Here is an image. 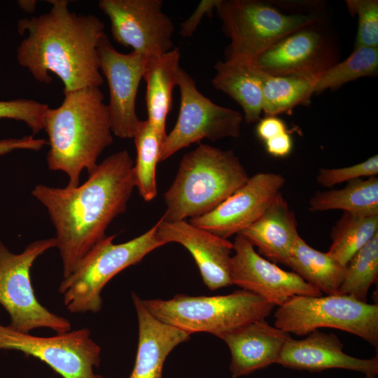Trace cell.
<instances>
[{"instance_id":"obj_1","label":"cell","mask_w":378,"mask_h":378,"mask_svg":"<svg viewBox=\"0 0 378 378\" xmlns=\"http://www.w3.org/2000/svg\"><path fill=\"white\" fill-rule=\"evenodd\" d=\"M134 162L127 150L107 157L76 188L37 185L31 195L48 210L56 230L63 279L70 276L125 211L135 188Z\"/></svg>"},{"instance_id":"obj_2","label":"cell","mask_w":378,"mask_h":378,"mask_svg":"<svg viewBox=\"0 0 378 378\" xmlns=\"http://www.w3.org/2000/svg\"><path fill=\"white\" fill-rule=\"evenodd\" d=\"M50 10L18 20V31L27 32L17 48V60L34 78L50 83L54 73L64 85V93L104 81L97 57L98 41L104 24L94 15L71 11L66 0L48 1Z\"/></svg>"},{"instance_id":"obj_3","label":"cell","mask_w":378,"mask_h":378,"mask_svg":"<svg viewBox=\"0 0 378 378\" xmlns=\"http://www.w3.org/2000/svg\"><path fill=\"white\" fill-rule=\"evenodd\" d=\"M59 106L49 108L44 119L50 149L49 169L69 178L67 187L79 186L83 170L90 174L103 150L112 144L113 132L104 94L99 87L64 93Z\"/></svg>"},{"instance_id":"obj_4","label":"cell","mask_w":378,"mask_h":378,"mask_svg":"<svg viewBox=\"0 0 378 378\" xmlns=\"http://www.w3.org/2000/svg\"><path fill=\"white\" fill-rule=\"evenodd\" d=\"M249 175L232 150L200 144L182 158L164 195L166 221L206 214L244 185Z\"/></svg>"},{"instance_id":"obj_5","label":"cell","mask_w":378,"mask_h":378,"mask_svg":"<svg viewBox=\"0 0 378 378\" xmlns=\"http://www.w3.org/2000/svg\"><path fill=\"white\" fill-rule=\"evenodd\" d=\"M142 303L157 319L190 335L208 332L219 338L253 321L265 319L275 307L244 289L215 296L178 294L169 300H142Z\"/></svg>"},{"instance_id":"obj_6","label":"cell","mask_w":378,"mask_h":378,"mask_svg":"<svg viewBox=\"0 0 378 378\" xmlns=\"http://www.w3.org/2000/svg\"><path fill=\"white\" fill-rule=\"evenodd\" d=\"M216 10L230 39L224 59L230 64L250 65L283 37L323 20L317 14L286 13L258 0H220Z\"/></svg>"},{"instance_id":"obj_7","label":"cell","mask_w":378,"mask_h":378,"mask_svg":"<svg viewBox=\"0 0 378 378\" xmlns=\"http://www.w3.org/2000/svg\"><path fill=\"white\" fill-rule=\"evenodd\" d=\"M115 236L106 237L97 244L74 272L61 282L58 291L63 294L64 304L70 312H99L102 307L101 293L106 284L120 272L165 244L157 236V224L124 243L114 244Z\"/></svg>"},{"instance_id":"obj_8","label":"cell","mask_w":378,"mask_h":378,"mask_svg":"<svg viewBox=\"0 0 378 378\" xmlns=\"http://www.w3.org/2000/svg\"><path fill=\"white\" fill-rule=\"evenodd\" d=\"M274 326L288 333L305 336L322 328H335L356 335L377 349L378 305L346 295L295 296L278 307Z\"/></svg>"},{"instance_id":"obj_9","label":"cell","mask_w":378,"mask_h":378,"mask_svg":"<svg viewBox=\"0 0 378 378\" xmlns=\"http://www.w3.org/2000/svg\"><path fill=\"white\" fill-rule=\"evenodd\" d=\"M55 237L34 241L18 254L10 252L0 241V304L10 318V328L29 332L48 328L56 333L71 330L66 318L50 312L37 300L30 270L36 258L56 247Z\"/></svg>"},{"instance_id":"obj_10","label":"cell","mask_w":378,"mask_h":378,"mask_svg":"<svg viewBox=\"0 0 378 378\" xmlns=\"http://www.w3.org/2000/svg\"><path fill=\"white\" fill-rule=\"evenodd\" d=\"M177 85L181 94L179 113L174 128L163 141L159 162L204 139L216 141L239 136L243 115L239 111L218 105L202 94L195 80L183 69Z\"/></svg>"},{"instance_id":"obj_11","label":"cell","mask_w":378,"mask_h":378,"mask_svg":"<svg viewBox=\"0 0 378 378\" xmlns=\"http://www.w3.org/2000/svg\"><path fill=\"white\" fill-rule=\"evenodd\" d=\"M0 349L38 358L63 378H104L94 372L100 364L101 347L86 328L40 337L0 323Z\"/></svg>"},{"instance_id":"obj_12","label":"cell","mask_w":378,"mask_h":378,"mask_svg":"<svg viewBox=\"0 0 378 378\" xmlns=\"http://www.w3.org/2000/svg\"><path fill=\"white\" fill-rule=\"evenodd\" d=\"M162 0H100L98 6L108 18L112 37L146 58L174 47V24L163 11Z\"/></svg>"},{"instance_id":"obj_13","label":"cell","mask_w":378,"mask_h":378,"mask_svg":"<svg viewBox=\"0 0 378 378\" xmlns=\"http://www.w3.org/2000/svg\"><path fill=\"white\" fill-rule=\"evenodd\" d=\"M320 23L297 29L283 37L250 64L274 76H295L316 81L337 63L335 43Z\"/></svg>"},{"instance_id":"obj_14","label":"cell","mask_w":378,"mask_h":378,"mask_svg":"<svg viewBox=\"0 0 378 378\" xmlns=\"http://www.w3.org/2000/svg\"><path fill=\"white\" fill-rule=\"evenodd\" d=\"M97 50L100 72L108 85L106 105L112 132L120 139H133L141 121L135 104L147 58L133 50L130 53L118 51L105 32L98 41Z\"/></svg>"},{"instance_id":"obj_15","label":"cell","mask_w":378,"mask_h":378,"mask_svg":"<svg viewBox=\"0 0 378 378\" xmlns=\"http://www.w3.org/2000/svg\"><path fill=\"white\" fill-rule=\"evenodd\" d=\"M233 250L232 285L261 297L275 307L284 304L295 296L323 295L294 272L284 270L260 255L240 233L236 234Z\"/></svg>"},{"instance_id":"obj_16","label":"cell","mask_w":378,"mask_h":378,"mask_svg":"<svg viewBox=\"0 0 378 378\" xmlns=\"http://www.w3.org/2000/svg\"><path fill=\"white\" fill-rule=\"evenodd\" d=\"M284 176L274 172H258L210 212L190 219L192 225L220 237L241 233L255 223L280 193Z\"/></svg>"},{"instance_id":"obj_17","label":"cell","mask_w":378,"mask_h":378,"mask_svg":"<svg viewBox=\"0 0 378 378\" xmlns=\"http://www.w3.org/2000/svg\"><path fill=\"white\" fill-rule=\"evenodd\" d=\"M157 236L165 244L176 242L193 257L204 284L211 290L232 285L233 243L196 227L186 220L157 222Z\"/></svg>"},{"instance_id":"obj_18","label":"cell","mask_w":378,"mask_h":378,"mask_svg":"<svg viewBox=\"0 0 378 378\" xmlns=\"http://www.w3.org/2000/svg\"><path fill=\"white\" fill-rule=\"evenodd\" d=\"M343 348L342 342L334 333L317 330L302 340L289 337L276 364L296 370L321 372L344 369L377 375V354L371 358H359L348 355Z\"/></svg>"},{"instance_id":"obj_19","label":"cell","mask_w":378,"mask_h":378,"mask_svg":"<svg viewBox=\"0 0 378 378\" xmlns=\"http://www.w3.org/2000/svg\"><path fill=\"white\" fill-rule=\"evenodd\" d=\"M290 334L269 324L265 319L253 321L223 335L231 354L232 378L247 376L276 364Z\"/></svg>"},{"instance_id":"obj_20","label":"cell","mask_w":378,"mask_h":378,"mask_svg":"<svg viewBox=\"0 0 378 378\" xmlns=\"http://www.w3.org/2000/svg\"><path fill=\"white\" fill-rule=\"evenodd\" d=\"M132 299L139 326L138 345L134 368L129 378H162L167 357L190 335L154 317L134 292Z\"/></svg>"},{"instance_id":"obj_21","label":"cell","mask_w":378,"mask_h":378,"mask_svg":"<svg viewBox=\"0 0 378 378\" xmlns=\"http://www.w3.org/2000/svg\"><path fill=\"white\" fill-rule=\"evenodd\" d=\"M241 234L259 254L274 263L288 265L300 235L295 213L280 192L263 214Z\"/></svg>"},{"instance_id":"obj_22","label":"cell","mask_w":378,"mask_h":378,"mask_svg":"<svg viewBox=\"0 0 378 378\" xmlns=\"http://www.w3.org/2000/svg\"><path fill=\"white\" fill-rule=\"evenodd\" d=\"M181 52L174 47L159 56L147 58L143 78L146 83L147 120L165 138V124L172 108L173 90L178 84Z\"/></svg>"},{"instance_id":"obj_23","label":"cell","mask_w":378,"mask_h":378,"mask_svg":"<svg viewBox=\"0 0 378 378\" xmlns=\"http://www.w3.org/2000/svg\"><path fill=\"white\" fill-rule=\"evenodd\" d=\"M211 84L229 95L243 109L245 122H258L262 113V86L258 70L252 65L218 61Z\"/></svg>"},{"instance_id":"obj_24","label":"cell","mask_w":378,"mask_h":378,"mask_svg":"<svg viewBox=\"0 0 378 378\" xmlns=\"http://www.w3.org/2000/svg\"><path fill=\"white\" fill-rule=\"evenodd\" d=\"M287 266L304 281L326 295L337 294L346 267L327 252L310 246L300 235L292 248Z\"/></svg>"},{"instance_id":"obj_25","label":"cell","mask_w":378,"mask_h":378,"mask_svg":"<svg viewBox=\"0 0 378 378\" xmlns=\"http://www.w3.org/2000/svg\"><path fill=\"white\" fill-rule=\"evenodd\" d=\"M335 209L361 215H378L377 176L350 181L341 189L317 191L309 201L310 211Z\"/></svg>"},{"instance_id":"obj_26","label":"cell","mask_w":378,"mask_h":378,"mask_svg":"<svg viewBox=\"0 0 378 378\" xmlns=\"http://www.w3.org/2000/svg\"><path fill=\"white\" fill-rule=\"evenodd\" d=\"M258 70L262 86V112L266 115L290 113L295 106L309 104L317 81L295 76H274Z\"/></svg>"},{"instance_id":"obj_27","label":"cell","mask_w":378,"mask_h":378,"mask_svg":"<svg viewBox=\"0 0 378 378\" xmlns=\"http://www.w3.org/2000/svg\"><path fill=\"white\" fill-rule=\"evenodd\" d=\"M378 234V215L343 212L330 231L331 244L327 253L346 266L352 257Z\"/></svg>"},{"instance_id":"obj_28","label":"cell","mask_w":378,"mask_h":378,"mask_svg":"<svg viewBox=\"0 0 378 378\" xmlns=\"http://www.w3.org/2000/svg\"><path fill=\"white\" fill-rule=\"evenodd\" d=\"M136 158L134 164L135 188L146 202L157 195L156 167L164 138L146 120H141L134 136Z\"/></svg>"},{"instance_id":"obj_29","label":"cell","mask_w":378,"mask_h":378,"mask_svg":"<svg viewBox=\"0 0 378 378\" xmlns=\"http://www.w3.org/2000/svg\"><path fill=\"white\" fill-rule=\"evenodd\" d=\"M378 276V234L350 260L337 294L367 302L368 290Z\"/></svg>"},{"instance_id":"obj_30","label":"cell","mask_w":378,"mask_h":378,"mask_svg":"<svg viewBox=\"0 0 378 378\" xmlns=\"http://www.w3.org/2000/svg\"><path fill=\"white\" fill-rule=\"evenodd\" d=\"M378 71V48L360 47L350 55L328 69L318 80L314 94L336 90L342 85L366 76H374Z\"/></svg>"},{"instance_id":"obj_31","label":"cell","mask_w":378,"mask_h":378,"mask_svg":"<svg viewBox=\"0 0 378 378\" xmlns=\"http://www.w3.org/2000/svg\"><path fill=\"white\" fill-rule=\"evenodd\" d=\"M350 14L358 18V29L354 49L378 48V1L346 0Z\"/></svg>"},{"instance_id":"obj_32","label":"cell","mask_w":378,"mask_h":378,"mask_svg":"<svg viewBox=\"0 0 378 378\" xmlns=\"http://www.w3.org/2000/svg\"><path fill=\"white\" fill-rule=\"evenodd\" d=\"M47 104L24 98L0 101V119L8 118L22 121L33 134L44 129V119L49 108Z\"/></svg>"},{"instance_id":"obj_33","label":"cell","mask_w":378,"mask_h":378,"mask_svg":"<svg viewBox=\"0 0 378 378\" xmlns=\"http://www.w3.org/2000/svg\"><path fill=\"white\" fill-rule=\"evenodd\" d=\"M378 174V155H374L360 163L340 168H322L316 177L318 185L331 188L356 178H368Z\"/></svg>"},{"instance_id":"obj_34","label":"cell","mask_w":378,"mask_h":378,"mask_svg":"<svg viewBox=\"0 0 378 378\" xmlns=\"http://www.w3.org/2000/svg\"><path fill=\"white\" fill-rule=\"evenodd\" d=\"M220 0L201 1L192 15L181 24L180 34L183 37H191L200 23L202 18L212 15L213 11Z\"/></svg>"},{"instance_id":"obj_35","label":"cell","mask_w":378,"mask_h":378,"mask_svg":"<svg viewBox=\"0 0 378 378\" xmlns=\"http://www.w3.org/2000/svg\"><path fill=\"white\" fill-rule=\"evenodd\" d=\"M48 144L44 139H35L33 136H24L22 138H10L0 140V156L15 150H39Z\"/></svg>"},{"instance_id":"obj_36","label":"cell","mask_w":378,"mask_h":378,"mask_svg":"<svg viewBox=\"0 0 378 378\" xmlns=\"http://www.w3.org/2000/svg\"><path fill=\"white\" fill-rule=\"evenodd\" d=\"M255 132L258 138L265 141L288 131L283 120L276 116L266 115L258 120Z\"/></svg>"},{"instance_id":"obj_37","label":"cell","mask_w":378,"mask_h":378,"mask_svg":"<svg viewBox=\"0 0 378 378\" xmlns=\"http://www.w3.org/2000/svg\"><path fill=\"white\" fill-rule=\"evenodd\" d=\"M269 154L274 157H285L293 148V140L288 132H285L265 141Z\"/></svg>"},{"instance_id":"obj_38","label":"cell","mask_w":378,"mask_h":378,"mask_svg":"<svg viewBox=\"0 0 378 378\" xmlns=\"http://www.w3.org/2000/svg\"><path fill=\"white\" fill-rule=\"evenodd\" d=\"M37 1L36 0H20L18 1L19 7L26 13H31L36 10Z\"/></svg>"},{"instance_id":"obj_39","label":"cell","mask_w":378,"mask_h":378,"mask_svg":"<svg viewBox=\"0 0 378 378\" xmlns=\"http://www.w3.org/2000/svg\"><path fill=\"white\" fill-rule=\"evenodd\" d=\"M362 378H376V376L365 374V376L363 377H362Z\"/></svg>"}]
</instances>
